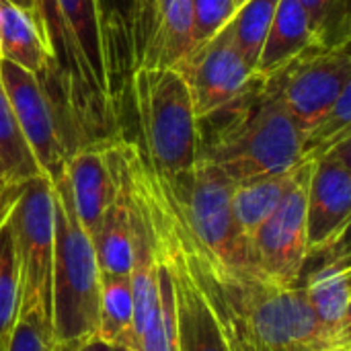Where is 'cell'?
Instances as JSON below:
<instances>
[{"instance_id": "cell-1", "label": "cell", "mask_w": 351, "mask_h": 351, "mask_svg": "<svg viewBox=\"0 0 351 351\" xmlns=\"http://www.w3.org/2000/svg\"><path fill=\"white\" fill-rule=\"evenodd\" d=\"M197 160L212 162L234 183L286 173L304 162L302 132L271 80L255 76L243 97L197 121Z\"/></svg>"}, {"instance_id": "cell-19", "label": "cell", "mask_w": 351, "mask_h": 351, "mask_svg": "<svg viewBox=\"0 0 351 351\" xmlns=\"http://www.w3.org/2000/svg\"><path fill=\"white\" fill-rule=\"evenodd\" d=\"M306 162L298 165L292 171L265 175L234 183L232 191V216L239 232L251 241L253 232L271 216V212L284 202L288 191L298 181Z\"/></svg>"}, {"instance_id": "cell-4", "label": "cell", "mask_w": 351, "mask_h": 351, "mask_svg": "<svg viewBox=\"0 0 351 351\" xmlns=\"http://www.w3.org/2000/svg\"><path fill=\"white\" fill-rule=\"evenodd\" d=\"M142 148L154 171L169 177L197 162L199 128L185 78L175 68L136 70L132 76Z\"/></svg>"}, {"instance_id": "cell-25", "label": "cell", "mask_w": 351, "mask_h": 351, "mask_svg": "<svg viewBox=\"0 0 351 351\" xmlns=\"http://www.w3.org/2000/svg\"><path fill=\"white\" fill-rule=\"evenodd\" d=\"M351 138V84L346 86L335 105L302 134V158L315 162L331 148Z\"/></svg>"}, {"instance_id": "cell-36", "label": "cell", "mask_w": 351, "mask_h": 351, "mask_svg": "<svg viewBox=\"0 0 351 351\" xmlns=\"http://www.w3.org/2000/svg\"><path fill=\"white\" fill-rule=\"evenodd\" d=\"M241 2H245V0H237V4H241Z\"/></svg>"}, {"instance_id": "cell-20", "label": "cell", "mask_w": 351, "mask_h": 351, "mask_svg": "<svg viewBox=\"0 0 351 351\" xmlns=\"http://www.w3.org/2000/svg\"><path fill=\"white\" fill-rule=\"evenodd\" d=\"M115 179V177H113ZM115 197L105 210L99 226L90 234L101 274L130 276L132 269V228L130 208L121 185L115 179Z\"/></svg>"}, {"instance_id": "cell-18", "label": "cell", "mask_w": 351, "mask_h": 351, "mask_svg": "<svg viewBox=\"0 0 351 351\" xmlns=\"http://www.w3.org/2000/svg\"><path fill=\"white\" fill-rule=\"evenodd\" d=\"M0 56L33 74L53 64L35 12L0 0Z\"/></svg>"}, {"instance_id": "cell-29", "label": "cell", "mask_w": 351, "mask_h": 351, "mask_svg": "<svg viewBox=\"0 0 351 351\" xmlns=\"http://www.w3.org/2000/svg\"><path fill=\"white\" fill-rule=\"evenodd\" d=\"M237 0H191L193 45L216 35L237 12Z\"/></svg>"}, {"instance_id": "cell-5", "label": "cell", "mask_w": 351, "mask_h": 351, "mask_svg": "<svg viewBox=\"0 0 351 351\" xmlns=\"http://www.w3.org/2000/svg\"><path fill=\"white\" fill-rule=\"evenodd\" d=\"M162 179L187 226L210 255L226 267H249L251 241L239 232L232 216L234 181L206 160Z\"/></svg>"}, {"instance_id": "cell-21", "label": "cell", "mask_w": 351, "mask_h": 351, "mask_svg": "<svg viewBox=\"0 0 351 351\" xmlns=\"http://www.w3.org/2000/svg\"><path fill=\"white\" fill-rule=\"evenodd\" d=\"M97 337L111 348L136 350L138 341L134 329V296L130 276L101 274Z\"/></svg>"}, {"instance_id": "cell-22", "label": "cell", "mask_w": 351, "mask_h": 351, "mask_svg": "<svg viewBox=\"0 0 351 351\" xmlns=\"http://www.w3.org/2000/svg\"><path fill=\"white\" fill-rule=\"evenodd\" d=\"M0 169L6 183H23L43 175L12 111L0 78Z\"/></svg>"}, {"instance_id": "cell-6", "label": "cell", "mask_w": 351, "mask_h": 351, "mask_svg": "<svg viewBox=\"0 0 351 351\" xmlns=\"http://www.w3.org/2000/svg\"><path fill=\"white\" fill-rule=\"evenodd\" d=\"M19 274L21 306L37 308L51 325V274H53V185L45 175L21 183V193L8 216Z\"/></svg>"}, {"instance_id": "cell-30", "label": "cell", "mask_w": 351, "mask_h": 351, "mask_svg": "<svg viewBox=\"0 0 351 351\" xmlns=\"http://www.w3.org/2000/svg\"><path fill=\"white\" fill-rule=\"evenodd\" d=\"M19 193H21V183H6L4 179H0V226L8 220Z\"/></svg>"}, {"instance_id": "cell-13", "label": "cell", "mask_w": 351, "mask_h": 351, "mask_svg": "<svg viewBox=\"0 0 351 351\" xmlns=\"http://www.w3.org/2000/svg\"><path fill=\"white\" fill-rule=\"evenodd\" d=\"M191 47V0H136L134 72L177 68Z\"/></svg>"}, {"instance_id": "cell-35", "label": "cell", "mask_w": 351, "mask_h": 351, "mask_svg": "<svg viewBox=\"0 0 351 351\" xmlns=\"http://www.w3.org/2000/svg\"><path fill=\"white\" fill-rule=\"evenodd\" d=\"M113 351H136V350H130V348H113Z\"/></svg>"}, {"instance_id": "cell-34", "label": "cell", "mask_w": 351, "mask_h": 351, "mask_svg": "<svg viewBox=\"0 0 351 351\" xmlns=\"http://www.w3.org/2000/svg\"><path fill=\"white\" fill-rule=\"evenodd\" d=\"M6 350V339H0V351Z\"/></svg>"}, {"instance_id": "cell-9", "label": "cell", "mask_w": 351, "mask_h": 351, "mask_svg": "<svg viewBox=\"0 0 351 351\" xmlns=\"http://www.w3.org/2000/svg\"><path fill=\"white\" fill-rule=\"evenodd\" d=\"M175 70L189 86L197 121L234 103L255 82L253 68L243 58L228 23L210 39L193 45Z\"/></svg>"}, {"instance_id": "cell-37", "label": "cell", "mask_w": 351, "mask_h": 351, "mask_svg": "<svg viewBox=\"0 0 351 351\" xmlns=\"http://www.w3.org/2000/svg\"><path fill=\"white\" fill-rule=\"evenodd\" d=\"M0 179H4V177H2V169H0Z\"/></svg>"}, {"instance_id": "cell-26", "label": "cell", "mask_w": 351, "mask_h": 351, "mask_svg": "<svg viewBox=\"0 0 351 351\" xmlns=\"http://www.w3.org/2000/svg\"><path fill=\"white\" fill-rule=\"evenodd\" d=\"M280 0H245L239 4L234 16L228 21L232 35L241 47L243 58L251 68H255L261 45L274 21ZM255 74V72H253Z\"/></svg>"}, {"instance_id": "cell-10", "label": "cell", "mask_w": 351, "mask_h": 351, "mask_svg": "<svg viewBox=\"0 0 351 351\" xmlns=\"http://www.w3.org/2000/svg\"><path fill=\"white\" fill-rule=\"evenodd\" d=\"M265 80H271L278 86L286 109L304 134L335 105L341 90L351 84L350 47H313Z\"/></svg>"}, {"instance_id": "cell-17", "label": "cell", "mask_w": 351, "mask_h": 351, "mask_svg": "<svg viewBox=\"0 0 351 351\" xmlns=\"http://www.w3.org/2000/svg\"><path fill=\"white\" fill-rule=\"evenodd\" d=\"M173 204H175V199H173ZM175 226H177V234H179V241L183 245V251H185L191 267L195 269L204 290L208 292V296L212 300V306L216 311V317H218L220 329L224 333L228 351H265L261 348V343L257 341L255 333L251 331L249 323L228 304V300L220 292L216 280L212 278V274H210V269L206 265L204 249H202L199 241L195 239V234L191 232V228L187 226V222H185L183 214L179 212L177 204H175Z\"/></svg>"}, {"instance_id": "cell-7", "label": "cell", "mask_w": 351, "mask_h": 351, "mask_svg": "<svg viewBox=\"0 0 351 351\" xmlns=\"http://www.w3.org/2000/svg\"><path fill=\"white\" fill-rule=\"evenodd\" d=\"M0 78L41 173L49 181L60 179L68 156L80 148L70 123L37 74L0 58Z\"/></svg>"}, {"instance_id": "cell-27", "label": "cell", "mask_w": 351, "mask_h": 351, "mask_svg": "<svg viewBox=\"0 0 351 351\" xmlns=\"http://www.w3.org/2000/svg\"><path fill=\"white\" fill-rule=\"evenodd\" d=\"M21 306V274L10 222L0 226V339H6Z\"/></svg>"}, {"instance_id": "cell-11", "label": "cell", "mask_w": 351, "mask_h": 351, "mask_svg": "<svg viewBox=\"0 0 351 351\" xmlns=\"http://www.w3.org/2000/svg\"><path fill=\"white\" fill-rule=\"evenodd\" d=\"M351 138L313 162L306 187L308 253L350 237Z\"/></svg>"}, {"instance_id": "cell-8", "label": "cell", "mask_w": 351, "mask_h": 351, "mask_svg": "<svg viewBox=\"0 0 351 351\" xmlns=\"http://www.w3.org/2000/svg\"><path fill=\"white\" fill-rule=\"evenodd\" d=\"M313 162H306L298 181L271 216L253 232L249 243V267L280 286H300L308 257L306 237V187Z\"/></svg>"}, {"instance_id": "cell-14", "label": "cell", "mask_w": 351, "mask_h": 351, "mask_svg": "<svg viewBox=\"0 0 351 351\" xmlns=\"http://www.w3.org/2000/svg\"><path fill=\"white\" fill-rule=\"evenodd\" d=\"M105 144L82 146L72 152L64 165L74 212L88 234L95 232L117 191L105 156Z\"/></svg>"}, {"instance_id": "cell-12", "label": "cell", "mask_w": 351, "mask_h": 351, "mask_svg": "<svg viewBox=\"0 0 351 351\" xmlns=\"http://www.w3.org/2000/svg\"><path fill=\"white\" fill-rule=\"evenodd\" d=\"M300 288L321 327L335 341L351 346L350 237L308 253Z\"/></svg>"}, {"instance_id": "cell-38", "label": "cell", "mask_w": 351, "mask_h": 351, "mask_svg": "<svg viewBox=\"0 0 351 351\" xmlns=\"http://www.w3.org/2000/svg\"><path fill=\"white\" fill-rule=\"evenodd\" d=\"M0 58H2V56H0Z\"/></svg>"}, {"instance_id": "cell-16", "label": "cell", "mask_w": 351, "mask_h": 351, "mask_svg": "<svg viewBox=\"0 0 351 351\" xmlns=\"http://www.w3.org/2000/svg\"><path fill=\"white\" fill-rule=\"evenodd\" d=\"M313 47L317 43L302 4L298 0H280L253 72L261 80L271 78Z\"/></svg>"}, {"instance_id": "cell-3", "label": "cell", "mask_w": 351, "mask_h": 351, "mask_svg": "<svg viewBox=\"0 0 351 351\" xmlns=\"http://www.w3.org/2000/svg\"><path fill=\"white\" fill-rule=\"evenodd\" d=\"M53 185V274H51V335L53 343H74L97 337L101 269L90 234L80 224L66 175Z\"/></svg>"}, {"instance_id": "cell-32", "label": "cell", "mask_w": 351, "mask_h": 351, "mask_svg": "<svg viewBox=\"0 0 351 351\" xmlns=\"http://www.w3.org/2000/svg\"><path fill=\"white\" fill-rule=\"evenodd\" d=\"M8 2H12V4H16V6L25 8V10H31V12H35V16H37V4H35V0H8Z\"/></svg>"}, {"instance_id": "cell-28", "label": "cell", "mask_w": 351, "mask_h": 351, "mask_svg": "<svg viewBox=\"0 0 351 351\" xmlns=\"http://www.w3.org/2000/svg\"><path fill=\"white\" fill-rule=\"evenodd\" d=\"M53 335L51 325L43 319L37 308L19 311L14 327L6 337L4 351H51Z\"/></svg>"}, {"instance_id": "cell-31", "label": "cell", "mask_w": 351, "mask_h": 351, "mask_svg": "<svg viewBox=\"0 0 351 351\" xmlns=\"http://www.w3.org/2000/svg\"><path fill=\"white\" fill-rule=\"evenodd\" d=\"M51 351H113V348L101 341L99 337H88L84 341H74V343H53Z\"/></svg>"}, {"instance_id": "cell-24", "label": "cell", "mask_w": 351, "mask_h": 351, "mask_svg": "<svg viewBox=\"0 0 351 351\" xmlns=\"http://www.w3.org/2000/svg\"><path fill=\"white\" fill-rule=\"evenodd\" d=\"M308 14L317 47L341 49L351 45V0H298Z\"/></svg>"}, {"instance_id": "cell-15", "label": "cell", "mask_w": 351, "mask_h": 351, "mask_svg": "<svg viewBox=\"0 0 351 351\" xmlns=\"http://www.w3.org/2000/svg\"><path fill=\"white\" fill-rule=\"evenodd\" d=\"M103 53L109 74L111 99L119 115H125L132 101V76H134V14L136 0H97Z\"/></svg>"}, {"instance_id": "cell-23", "label": "cell", "mask_w": 351, "mask_h": 351, "mask_svg": "<svg viewBox=\"0 0 351 351\" xmlns=\"http://www.w3.org/2000/svg\"><path fill=\"white\" fill-rule=\"evenodd\" d=\"M156 263H158V267H156L158 302H156V311L150 317L144 333L138 337L136 351H179L171 274L160 257H156Z\"/></svg>"}, {"instance_id": "cell-33", "label": "cell", "mask_w": 351, "mask_h": 351, "mask_svg": "<svg viewBox=\"0 0 351 351\" xmlns=\"http://www.w3.org/2000/svg\"><path fill=\"white\" fill-rule=\"evenodd\" d=\"M325 351H351V346H341V348H331V350Z\"/></svg>"}, {"instance_id": "cell-2", "label": "cell", "mask_w": 351, "mask_h": 351, "mask_svg": "<svg viewBox=\"0 0 351 351\" xmlns=\"http://www.w3.org/2000/svg\"><path fill=\"white\" fill-rule=\"evenodd\" d=\"M202 249L220 292L249 323L263 350L325 351L343 346L321 327L300 286H280L253 269L226 267L204 245Z\"/></svg>"}]
</instances>
